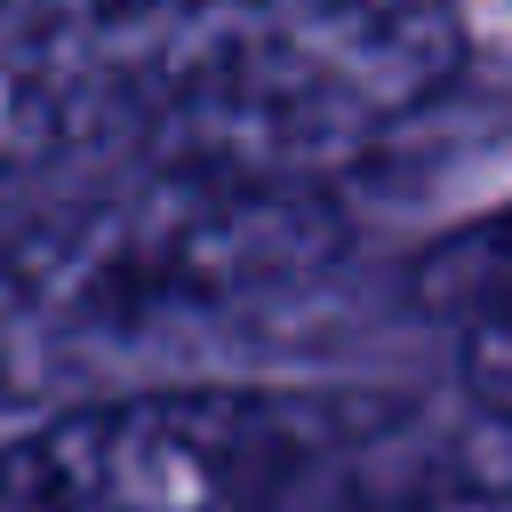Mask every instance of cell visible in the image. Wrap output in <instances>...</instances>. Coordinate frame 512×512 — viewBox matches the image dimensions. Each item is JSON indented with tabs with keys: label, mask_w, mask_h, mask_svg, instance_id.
I'll return each mask as SVG.
<instances>
[{
	"label": "cell",
	"mask_w": 512,
	"mask_h": 512,
	"mask_svg": "<svg viewBox=\"0 0 512 512\" xmlns=\"http://www.w3.org/2000/svg\"><path fill=\"white\" fill-rule=\"evenodd\" d=\"M368 408L288 384H160L48 408L0 448V512H304Z\"/></svg>",
	"instance_id": "cell-3"
},
{
	"label": "cell",
	"mask_w": 512,
	"mask_h": 512,
	"mask_svg": "<svg viewBox=\"0 0 512 512\" xmlns=\"http://www.w3.org/2000/svg\"><path fill=\"white\" fill-rule=\"evenodd\" d=\"M416 296H424L432 312L464 320V328L488 320V312H504V304H512V208H488V216H472L464 232L432 240L424 264H416Z\"/></svg>",
	"instance_id": "cell-5"
},
{
	"label": "cell",
	"mask_w": 512,
	"mask_h": 512,
	"mask_svg": "<svg viewBox=\"0 0 512 512\" xmlns=\"http://www.w3.org/2000/svg\"><path fill=\"white\" fill-rule=\"evenodd\" d=\"M136 0H0V176L128 128Z\"/></svg>",
	"instance_id": "cell-4"
},
{
	"label": "cell",
	"mask_w": 512,
	"mask_h": 512,
	"mask_svg": "<svg viewBox=\"0 0 512 512\" xmlns=\"http://www.w3.org/2000/svg\"><path fill=\"white\" fill-rule=\"evenodd\" d=\"M464 392L512 424V304L464 328Z\"/></svg>",
	"instance_id": "cell-6"
},
{
	"label": "cell",
	"mask_w": 512,
	"mask_h": 512,
	"mask_svg": "<svg viewBox=\"0 0 512 512\" xmlns=\"http://www.w3.org/2000/svg\"><path fill=\"white\" fill-rule=\"evenodd\" d=\"M344 264L320 192L152 168L144 184L40 208L0 232V392L112 400L216 384L272 344Z\"/></svg>",
	"instance_id": "cell-1"
},
{
	"label": "cell",
	"mask_w": 512,
	"mask_h": 512,
	"mask_svg": "<svg viewBox=\"0 0 512 512\" xmlns=\"http://www.w3.org/2000/svg\"><path fill=\"white\" fill-rule=\"evenodd\" d=\"M384 512H512V504H480V496H448V504H384Z\"/></svg>",
	"instance_id": "cell-7"
},
{
	"label": "cell",
	"mask_w": 512,
	"mask_h": 512,
	"mask_svg": "<svg viewBox=\"0 0 512 512\" xmlns=\"http://www.w3.org/2000/svg\"><path fill=\"white\" fill-rule=\"evenodd\" d=\"M464 72L456 0H136L152 168L320 192Z\"/></svg>",
	"instance_id": "cell-2"
}]
</instances>
